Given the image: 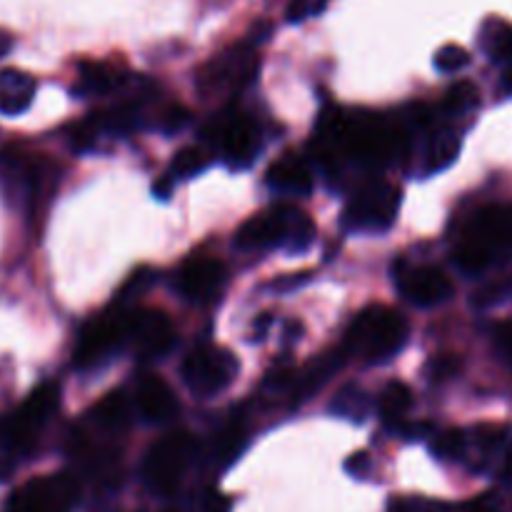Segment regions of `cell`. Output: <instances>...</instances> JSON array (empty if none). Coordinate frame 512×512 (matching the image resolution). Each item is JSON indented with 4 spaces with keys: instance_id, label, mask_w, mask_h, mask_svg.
Wrapping results in <instances>:
<instances>
[{
    "instance_id": "6da1fadb",
    "label": "cell",
    "mask_w": 512,
    "mask_h": 512,
    "mask_svg": "<svg viewBox=\"0 0 512 512\" xmlns=\"http://www.w3.org/2000/svg\"><path fill=\"white\" fill-rule=\"evenodd\" d=\"M315 225L305 213L293 205L260 213L245 220L235 233V248L240 250H263V248H285L290 253H303L313 245Z\"/></svg>"
},
{
    "instance_id": "7a4b0ae2",
    "label": "cell",
    "mask_w": 512,
    "mask_h": 512,
    "mask_svg": "<svg viewBox=\"0 0 512 512\" xmlns=\"http://www.w3.org/2000/svg\"><path fill=\"white\" fill-rule=\"evenodd\" d=\"M408 340V323L395 310L373 305L363 310L345 333V353H355L365 363H388Z\"/></svg>"
},
{
    "instance_id": "3957f363",
    "label": "cell",
    "mask_w": 512,
    "mask_h": 512,
    "mask_svg": "<svg viewBox=\"0 0 512 512\" xmlns=\"http://www.w3.org/2000/svg\"><path fill=\"white\" fill-rule=\"evenodd\" d=\"M60 393L55 385H40L8 418H0V440L23 458L35 448L38 433L58 410Z\"/></svg>"
},
{
    "instance_id": "277c9868",
    "label": "cell",
    "mask_w": 512,
    "mask_h": 512,
    "mask_svg": "<svg viewBox=\"0 0 512 512\" xmlns=\"http://www.w3.org/2000/svg\"><path fill=\"white\" fill-rule=\"evenodd\" d=\"M195 440L190 433H170L148 450L143 463V480L155 495H170L193 463Z\"/></svg>"
},
{
    "instance_id": "5b68a950",
    "label": "cell",
    "mask_w": 512,
    "mask_h": 512,
    "mask_svg": "<svg viewBox=\"0 0 512 512\" xmlns=\"http://www.w3.org/2000/svg\"><path fill=\"white\" fill-rule=\"evenodd\" d=\"M400 210V190L393 183L380 178H370L355 190L345 208V225L350 230H388L395 223Z\"/></svg>"
},
{
    "instance_id": "8992f818",
    "label": "cell",
    "mask_w": 512,
    "mask_h": 512,
    "mask_svg": "<svg viewBox=\"0 0 512 512\" xmlns=\"http://www.w3.org/2000/svg\"><path fill=\"white\" fill-rule=\"evenodd\" d=\"M240 363L230 350L205 345L193 350L183 363V380L188 390L198 398H213L223 393L238 375Z\"/></svg>"
},
{
    "instance_id": "52a82bcc",
    "label": "cell",
    "mask_w": 512,
    "mask_h": 512,
    "mask_svg": "<svg viewBox=\"0 0 512 512\" xmlns=\"http://www.w3.org/2000/svg\"><path fill=\"white\" fill-rule=\"evenodd\" d=\"M128 340L130 313L100 315V318L90 320L80 333L78 348H75V365L78 368H95Z\"/></svg>"
},
{
    "instance_id": "ba28073f",
    "label": "cell",
    "mask_w": 512,
    "mask_h": 512,
    "mask_svg": "<svg viewBox=\"0 0 512 512\" xmlns=\"http://www.w3.org/2000/svg\"><path fill=\"white\" fill-rule=\"evenodd\" d=\"M258 58L250 45H233L225 53L215 55L203 70H200V90L205 95L225 93V90H243L245 85L253 83L258 75Z\"/></svg>"
},
{
    "instance_id": "9c48e42d",
    "label": "cell",
    "mask_w": 512,
    "mask_h": 512,
    "mask_svg": "<svg viewBox=\"0 0 512 512\" xmlns=\"http://www.w3.org/2000/svg\"><path fill=\"white\" fill-rule=\"evenodd\" d=\"M208 138L218 145L220 155L233 170L250 168L263 150V135H260L258 125L243 115H230V118L215 123Z\"/></svg>"
},
{
    "instance_id": "30bf717a",
    "label": "cell",
    "mask_w": 512,
    "mask_h": 512,
    "mask_svg": "<svg viewBox=\"0 0 512 512\" xmlns=\"http://www.w3.org/2000/svg\"><path fill=\"white\" fill-rule=\"evenodd\" d=\"M78 500L73 475H50L30 480L10 500L8 512H70Z\"/></svg>"
},
{
    "instance_id": "8fae6325",
    "label": "cell",
    "mask_w": 512,
    "mask_h": 512,
    "mask_svg": "<svg viewBox=\"0 0 512 512\" xmlns=\"http://www.w3.org/2000/svg\"><path fill=\"white\" fill-rule=\"evenodd\" d=\"M128 343L135 345L140 358L153 360L168 355L178 343V335H175L173 323L163 313H158V310H138V313H130Z\"/></svg>"
},
{
    "instance_id": "7c38bea8",
    "label": "cell",
    "mask_w": 512,
    "mask_h": 512,
    "mask_svg": "<svg viewBox=\"0 0 512 512\" xmlns=\"http://www.w3.org/2000/svg\"><path fill=\"white\" fill-rule=\"evenodd\" d=\"M398 288L405 298L418 308H435L453 295V283L443 270L433 265L403 270L398 278Z\"/></svg>"
},
{
    "instance_id": "4fadbf2b",
    "label": "cell",
    "mask_w": 512,
    "mask_h": 512,
    "mask_svg": "<svg viewBox=\"0 0 512 512\" xmlns=\"http://www.w3.org/2000/svg\"><path fill=\"white\" fill-rule=\"evenodd\" d=\"M228 270L215 258H193L180 268L178 285L185 298L195 303H208L223 290Z\"/></svg>"
},
{
    "instance_id": "5bb4252c",
    "label": "cell",
    "mask_w": 512,
    "mask_h": 512,
    "mask_svg": "<svg viewBox=\"0 0 512 512\" xmlns=\"http://www.w3.org/2000/svg\"><path fill=\"white\" fill-rule=\"evenodd\" d=\"M135 405L148 423H165L178 413V398L160 375H145L135 393Z\"/></svg>"
},
{
    "instance_id": "9a60e30c",
    "label": "cell",
    "mask_w": 512,
    "mask_h": 512,
    "mask_svg": "<svg viewBox=\"0 0 512 512\" xmlns=\"http://www.w3.org/2000/svg\"><path fill=\"white\" fill-rule=\"evenodd\" d=\"M35 78L33 75L23 73L18 68H5L0 70V115H15L25 113L35 98Z\"/></svg>"
},
{
    "instance_id": "2e32d148",
    "label": "cell",
    "mask_w": 512,
    "mask_h": 512,
    "mask_svg": "<svg viewBox=\"0 0 512 512\" xmlns=\"http://www.w3.org/2000/svg\"><path fill=\"white\" fill-rule=\"evenodd\" d=\"M265 180H268V185L275 193L283 195H308L313 190V173L295 155H285L278 163L270 165Z\"/></svg>"
},
{
    "instance_id": "e0dca14e",
    "label": "cell",
    "mask_w": 512,
    "mask_h": 512,
    "mask_svg": "<svg viewBox=\"0 0 512 512\" xmlns=\"http://www.w3.org/2000/svg\"><path fill=\"white\" fill-rule=\"evenodd\" d=\"M380 418L385 420V425L393 430H398L400 425L408 423V413L413 408V390L405 383H390L385 385V390L380 393L378 400Z\"/></svg>"
},
{
    "instance_id": "ac0fdd59",
    "label": "cell",
    "mask_w": 512,
    "mask_h": 512,
    "mask_svg": "<svg viewBox=\"0 0 512 512\" xmlns=\"http://www.w3.org/2000/svg\"><path fill=\"white\" fill-rule=\"evenodd\" d=\"M338 358H335V355H323V358L313 360V363H310L305 370H298V378H295V385H293L295 403H303V400H308L315 390H320L325 383H328L330 375L338 370V365H340Z\"/></svg>"
},
{
    "instance_id": "d6986e66",
    "label": "cell",
    "mask_w": 512,
    "mask_h": 512,
    "mask_svg": "<svg viewBox=\"0 0 512 512\" xmlns=\"http://www.w3.org/2000/svg\"><path fill=\"white\" fill-rule=\"evenodd\" d=\"M120 75L113 68L103 63H80L78 68V85L75 93L78 95H108L115 88H120Z\"/></svg>"
},
{
    "instance_id": "ffe728a7",
    "label": "cell",
    "mask_w": 512,
    "mask_h": 512,
    "mask_svg": "<svg viewBox=\"0 0 512 512\" xmlns=\"http://www.w3.org/2000/svg\"><path fill=\"white\" fill-rule=\"evenodd\" d=\"M93 423L103 428L105 433H120L130 423V405L123 393H108L90 413Z\"/></svg>"
},
{
    "instance_id": "44dd1931",
    "label": "cell",
    "mask_w": 512,
    "mask_h": 512,
    "mask_svg": "<svg viewBox=\"0 0 512 512\" xmlns=\"http://www.w3.org/2000/svg\"><path fill=\"white\" fill-rule=\"evenodd\" d=\"M460 153V140L453 130L443 128L433 133L428 140V150H425V173H440V170L450 168Z\"/></svg>"
},
{
    "instance_id": "7402d4cb",
    "label": "cell",
    "mask_w": 512,
    "mask_h": 512,
    "mask_svg": "<svg viewBox=\"0 0 512 512\" xmlns=\"http://www.w3.org/2000/svg\"><path fill=\"white\" fill-rule=\"evenodd\" d=\"M245 443H248V433H245L243 425H228V428L215 438L213 448H210V463L218 470L228 468V465H233L235 460L240 458V453L245 450Z\"/></svg>"
},
{
    "instance_id": "603a6c76",
    "label": "cell",
    "mask_w": 512,
    "mask_h": 512,
    "mask_svg": "<svg viewBox=\"0 0 512 512\" xmlns=\"http://www.w3.org/2000/svg\"><path fill=\"white\" fill-rule=\"evenodd\" d=\"M85 123L95 130V133H113V135H123L130 133V130L138 125V110L135 105L123 103V105H115V108L103 110V113H95L90 115Z\"/></svg>"
},
{
    "instance_id": "cb8c5ba5",
    "label": "cell",
    "mask_w": 512,
    "mask_h": 512,
    "mask_svg": "<svg viewBox=\"0 0 512 512\" xmlns=\"http://www.w3.org/2000/svg\"><path fill=\"white\" fill-rule=\"evenodd\" d=\"M330 413L338 418L353 420V423H363L370 413V398L363 388L358 385H345L335 400L330 403Z\"/></svg>"
},
{
    "instance_id": "d4e9b609",
    "label": "cell",
    "mask_w": 512,
    "mask_h": 512,
    "mask_svg": "<svg viewBox=\"0 0 512 512\" xmlns=\"http://www.w3.org/2000/svg\"><path fill=\"white\" fill-rule=\"evenodd\" d=\"M493 258L495 255L490 253L485 245L475 243V240L470 238H463V243H460L458 250H455V265L468 275L483 273V270L493 263Z\"/></svg>"
},
{
    "instance_id": "484cf974",
    "label": "cell",
    "mask_w": 512,
    "mask_h": 512,
    "mask_svg": "<svg viewBox=\"0 0 512 512\" xmlns=\"http://www.w3.org/2000/svg\"><path fill=\"white\" fill-rule=\"evenodd\" d=\"M210 158L203 148L198 145H188V148L178 150L170 163V178H193V175L203 173L208 168Z\"/></svg>"
},
{
    "instance_id": "4316f807",
    "label": "cell",
    "mask_w": 512,
    "mask_h": 512,
    "mask_svg": "<svg viewBox=\"0 0 512 512\" xmlns=\"http://www.w3.org/2000/svg\"><path fill=\"white\" fill-rule=\"evenodd\" d=\"M483 45L493 60H512V25L493 23L485 25Z\"/></svg>"
},
{
    "instance_id": "83f0119b",
    "label": "cell",
    "mask_w": 512,
    "mask_h": 512,
    "mask_svg": "<svg viewBox=\"0 0 512 512\" xmlns=\"http://www.w3.org/2000/svg\"><path fill=\"white\" fill-rule=\"evenodd\" d=\"M478 103H480V93L470 80H460V83H455L453 88L448 90V95H445V108H448L450 113H458V115L468 113V110H473Z\"/></svg>"
},
{
    "instance_id": "f1b7e54d",
    "label": "cell",
    "mask_w": 512,
    "mask_h": 512,
    "mask_svg": "<svg viewBox=\"0 0 512 512\" xmlns=\"http://www.w3.org/2000/svg\"><path fill=\"white\" fill-rule=\"evenodd\" d=\"M465 448H468V438H465V433H460V430H443V433L435 435L433 445H430L433 455H438V458L443 460L463 458Z\"/></svg>"
},
{
    "instance_id": "f546056e",
    "label": "cell",
    "mask_w": 512,
    "mask_h": 512,
    "mask_svg": "<svg viewBox=\"0 0 512 512\" xmlns=\"http://www.w3.org/2000/svg\"><path fill=\"white\" fill-rule=\"evenodd\" d=\"M470 65V53L458 43H448L435 53V68L443 70V73H458V70L468 68Z\"/></svg>"
},
{
    "instance_id": "4dcf8cb0",
    "label": "cell",
    "mask_w": 512,
    "mask_h": 512,
    "mask_svg": "<svg viewBox=\"0 0 512 512\" xmlns=\"http://www.w3.org/2000/svg\"><path fill=\"white\" fill-rule=\"evenodd\" d=\"M460 370V360L455 355H440V358H433V363L428 365V375L433 380H448L453 378Z\"/></svg>"
},
{
    "instance_id": "1f68e13d",
    "label": "cell",
    "mask_w": 512,
    "mask_h": 512,
    "mask_svg": "<svg viewBox=\"0 0 512 512\" xmlns=\"http://www.w3.org/2000/svg\"><path fill=\"white\" fill-rule=\"evenodd\" d=\"M188 123L190 110L183 108V105H173V108H168L163 113V130H168V133H178V130H183Z\"/></svg>"
},
{
    "instance_id": "d6a6232c",
    "label": "cell",
    "mask_w": 512,
    "mask_h": 512,
    "mask_svg": "<svg viewBox=\"0 0 512 512\" xmlns=\"http://www.w3.org/2000/svg\"><path fill=\"white\" fill-rule=\"evenodd\" d=\"M18 458L20 455L15 453L10 445H5L3 440H0V483H5V480L13 478L15 468H18Z\"/></svg>"
},
{
    "instance_id": "836d02e7",
    "label": "cell",
    "mask_w": 512,
    "mask_h": 512,
    "mask_svg": "<svg viewBox=\"0 0 512 512\" xmlns=\"http://www.w3.org/2000/svg\"><path fill=\"white\" fill-rule=\"evenodd\" d=\"M313 13H320V5H315L313 0H293V3L288 5V23H303L308 15Z\"/></svg>"
},
{
    "instance_id": "e575fe53",
    "label": "cell",
    "mask_w": 512,
    "mask_h": 512,
    "mask_svg": "<svg viewBox=\"0 0 512 512\" xmlns=\"http://www.w3.org/2000/svg\"><path fill=\"white\" fill-rule=\"evenodd\" d=\"M495 348L503 355L505 363L512 368V323H503L495 330Z\"/></svg>"
},
{
    "instance_id": "d590c367",
    "label": "cell",
    "mask_w": 512,
    "mask_h": 512,
    "mask_svg": "<svg viewBox=\"0 0 512 512\" xmlns=\"http://www.w3.org/2000/svg\"><path fill=\"white\" fill-rule=\"evenodd\" d=\"M230 508H233L230 498H225L218 490H210L203 503H200V512H230Z\"/></svg>"
},
{
    "instance_id": "8d00e7d4",
    "label": "cell",
    "mask_w": 512,
    "mask_h": 512,
    "mask_svg": "<svg viewBox=\"0 0 512 512\" xmlns=\"http://www.w3.org/2000/svg\"><path fill=\"white\" fill-rule=\"evenodd\" d=\"M345 470H348L353 478H365L370 473V458L368 453H355L350 455L348 463H345Z\"/></svg>"
},
{
    "instance_id": "74e56055",
    "label": "cell",
    "mask_w": 512,
    "mask_h": 512,
    "mask_svg": "<svg viewBox=\"0 0 512 512\" xmlns=\"http://www.w3.org/2000/svg\"><path fill=\"white\" fill-rule=\"evenodd\" d=\"M465 512H503V510H500V505H495L490 498H480V500H473V503L465 508Z\"/></svg>"
},
{
    "instance_id": "f35d334b",
    "label": "cell",
    "mask_w": 512,
    "mask_h": 512,
    "mask_svg": "<svg viewBox=\"0 0 512 512\" xmlns=\"http://www.w3.org/2000/svg\"><path fill=\"white\" fill-rule=\"evenodd\" d=\"M10 50H13V35L5 33V30H0V58H5Z\"/></svg>"
},
{
    "instance_id": "ab89813d",
    "label": "cell",
    "mask_w": 512,
    "mask_h": 512,
    "mask_svg": "<svg viewBox=\"0 0 512 512\" xmlns=\"http://www.w3.org/2000/svg\"><path fill=\"white\" fill-rule=\"evenodd\" d=\"M168 178H170V175H168ZM168 178L160 180V183L153 185V193L158 195L160 200H168V195H170V180Z\"/></svg>"
},
{
    "instance_id": "60d3db41",
    "label": "cell",
    "mask_w": 512,
    "mask_h": 512,
    "mask_svg": "<svg viewBox=\"0 0 512 512\" xmlns=\"http://www.w3.org/2000/svg\"><path fill=\"white\" fill-rule=\"evenodd\" d=\"M500 478H503V483L512 485V450L508 453V458H505L503 470H500Z\"/></svg>"
},
{
    "instance_id": "b9f144b4",
    "label": "cell",
    "mask_w": 512,
    "mask_h": 512,
    "mask_svg": "<svg viewBox=\"0 0 512 512\" xmlns=\"http://www.w3.org/2000/svg\"><path fill=\"white\" fill-rule=\"evenodd\" d=\"M505 90L512 93V68L508 70V73H505Z\"/></svg>"
}]
</instances>
